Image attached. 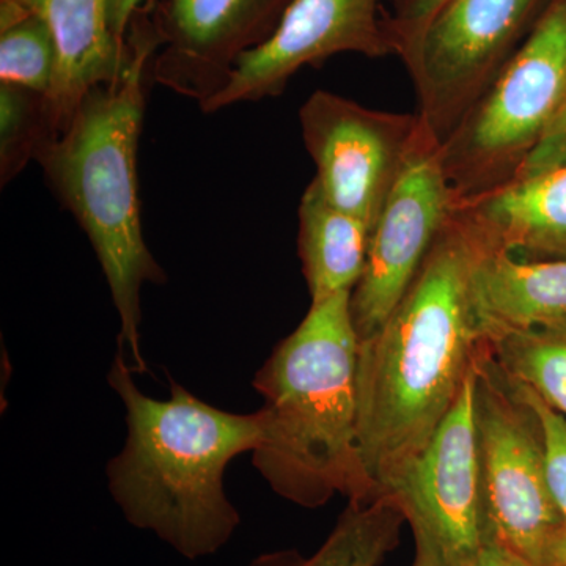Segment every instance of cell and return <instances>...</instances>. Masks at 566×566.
Listing matches in <instances>:
<instances>
[{
    "label": "cell",
    "mask_w": 566,
    "mask_h": 566,
    "mask_svg": "<svg viewBox=\"0 0 566 566\" xmlns=\"http://www.w3.org/2000/svg\"><path fill=\"white\" fill-rule=\"evenodd\" d=\"M472 304L486 344L566 324V260H523L488 244L472 275Z\"/></svg>",
    "instance_id": "5bb4252c"
},
{
    "label": "cell",
    "mask_w": 566,
    "mask_h": 566,
    "mask_svg": "<svg viewBox=\"0 0 566 566\" xmlns=\"http://www.w3.org/2000/svg\"><path fill=\"white\" fill-rule=\"evenodd\" d=\"M354 52L395 55L385 24V0H294L266 43L238 61L229 84L200 109L212 114L238 103L282 95L304 66Z\"/></svg>",
    "instance_id": "7c38bea8"
},
{
    "label": "cell",
    "mask_w": 566,
    "mask_h": 566,
    "mask_svg": "<svg viewBox=\"0 0 566 566\" xmlns=\"http://www.w3.org/2000/svg\"><path fill=\"white\" fill-rule=\"evenodd\" d=\"M566 98V0H551L534 32L441 142L457 202L520 178Z\"/></svg>",
    "instance_id": "5b68a950"
},
{
    "label": "cell",
    "mask_w": 566,
    "mask_h": 566,
    "mask_svg": "<svg viewBox=\"0 0 566 566\" xmlns=\"http://www.w3.org/2000/svg\"><path fill=\"white\" fill-rule=\"evenodd\" d=\"M564 166H566V98L556 120L528 159L520 178L535 177Z\"/></svg>",
    "instance_id": "603a6c76"
},
{
    "label": "cell",
    "mask_w": 566,
    "mask_h": 566,
    "mask_svg": "<svg viewBox=\"0 0 566 566\" xmlns=\"http://www.w3.org/2000/svg\"><path fill=\"white\" fill-rule=\"evenodd\" d=\"M300 123L326 199L374 229L403 170L419 114L375 111L316 91L301 107Z\"/></svg>",
    "instance_id": "30bf717a"
},
{
    "label": "cell",
    "mask_w": 566,
    "mask_h": 566,
    "mask_svg": "<svg viewBox=\"0 0 566 566\" xmlns=\"http://www.w3.org/2000/svg\"><path fill=\"white\" fill-rule=\"evenodd\" d=\"M551 0H452L406 63L417 114L446 139L542 20Z\"/></svg>",
    "instance_id": "52a82bcc"
},
{
    "label": "cell",
    "mask_w": 566,
    "mask_h": 566,
    "mask_svg": "<svg viewBox=\"0 0 566 566\" xmlns=\"http://www.w3.org/2000/svg\"><path fill=\"white\" fill-rule=\"evenodd\" d=\"M125 352L107 382L126 409L125 446L107 463V486L132 526L151 532L188 560L214 556L240 527L227 497V465L262 441L263 417L223 411L170 376V397L145 395Z\"/></svg>",
    "instance_id": "7a4b0ae2"
},
{
    "label": "cell",
    "mask_w": 566,
    "mask_h": 566,
    "mask_svg": "<svg viewBox=\"0 0 566 566\" xmlns=\"http://www.w3.org/2000/svg\"><path fill=\"white\" fill-rule=\"evenodd\" d=\"M57 50L46 22L35 14L0 28V81L40 93L46 98L54 84Z\"/></svg>",
    "instance_id": "d6986e66"
},
{
    "label": "cell",
    "mask_w": 566,
    "mask_h": 566,
    "mask_svg": "<svg viewBox=\"0 0 566 566\" xmlns=\"http://www.w3.org/2000/svg\"><path fill=\"white\" fill-rule=\"evenodd\" d=\"M488 243L523 260H566V166L461 200Z\"/></svg>",
    "instance_id": "9a60e30c"
},
{
    "label": "cell",
    "mask_w": 566,
    "mask_h": 566,
    "mask_svg": "<svg viewBox=\"0 0 566 566\" xmlns=\"http://www.w3.org/2000/svg\"><path fill=\"white\" fill-rule=\"evenodd\" d=\"M126 43L129 59L120 76L93 88L35 161L87 234L120 319L118 346L132 354L134 374H145L140 290L145 283L167 282L142 232L137 177L145 81L158 51L147 6L134 13Z\"/></svg>",
    "instance_id": "3957f363"
},
{
    "label": "cell",
    "mask_w": 566,
    "mask_h": 566,
    "mask_svg": "<svg viewBox=\"0 0 566 566\" xmlns=\"http://www.w3.org/2000/svg\"><path fill=\"white\" fill-rule=\"evenodd\" d=\"M475 371L433 438L385 493L412 528L416 557L438 566H468L488 539Z\"/></svg>",
    "instance_id": "ba28073f"
},
{
    "label": "cell",
    "mask_w": 566,
    "mask_h": 566,
    "mask_svg": "<svg viewBox=\"0 0 566 566\" xmlns=\"http://www.w3.org/2000/svg\"><path fill=\"white\" fill-rule=\"evenodd\" d=\"M488 244L455 205L392 314L359 342L357 439L375 499L433 438L486 349L472 275Z\"/></svg>",
    "instance_id": "6da1fadb"
},
{
    "label": "cell",
    "mask_w": 566,
    "mask_h": 566,
    "mask_svg": "<svg viewBox=\"0 0 566 566\" xmlns=\"http://www.w3.org/2000/svg\"><path fill=\"white\" fill-rule=\"evenodd\" d=\"M468 566H535L527 558L520 556L515 551L510 549L494 539H486L480 547L475 557Z\"/></svg>",
    "instance_id": "cb8c5ba5"
},
{
    "label": "cell",
    "mask_w": 566,
    "mask_h": 566,
    "mask_svg": "<svg viewBox=\"0 0 566 566\" xmlns=\"http://www.w3.org/2000/svg\"><path fill=\"white\" fill-rule=\"evenodd\" d=\"M452 0H385V24L395 55L405 65L422 41L431 22Z\"/></svg>",
    "instance_id": "7402d4cb"
},
{
    "label": "cell",
    "mask_w": 566,
    "mask_h": 566,
    "mask_svg": "<svg viewBox=\"0 0 566 566\" xmlns=\"http://www.w3.org/2000/svg\"><path fill=\"white\" fill-rule=\"evenodd\" d=\"M109 10L111 0H0V28L35 14L54 36L57 69L44 98L51 139L93 88L117 80L128 63V43L112 32Z\"/></svg>",
    "instance_id": "4fadbf2b"
},
{
    "label": "cell",
    "mask_w": 566,
    "mask_h": 566,
    "mask_svg": "<svg viewBox=\"0 0 566 566\" xmlns=\"http://www.w3.org/2000/svg\"><path fill=\"white\" fill-rule=\"evenodd\" d=\"M406 520L392 495L349 502L322 546L304 557L285 549L260 554L249 566H379L400 545Z\"/></svg>",
    "instance_id": "e0dca14e"
},
{
    "label": "cell",
    "mask_w": 566,
    "mask_h": 566,
    "mask_svg": "<svg viewBox=\"0 0 566 566\" xmlns=\"http://www.w3.org/2000/svg\"><path fill=\"white\" fill-rule=\"evenodd\" d=\"M510 381L538 420L547 485L566 526V417L551 408L531 387L513 378Z\"/></svg>",
    "instance_id": "44dd1931"
},
{
    "label": "cell",
    "mask_w": 566,
    "mask_h": 566,
    "mask_svg": "<svg viewBox=\"0 0 566 566\" xmlns=\"http://www.w3.org/2000/svg\"><path fill=\"white\" fill-rule=\"evenodd\" d=\"M359 335L352 292L311 303L253 378L264 405L252 464L275 494L304 509L334 495L374 501L357 439Z\"/></svg>",
    "instance_id": "277c9868"
},
{
    "label": "cell",
    "mask_w": 566,
    "mask_h": 566,
    "mask_svg": "<svg viewBox=\"0 0 566 566\" xmlns=\"http://www.w3.org/2000/svg\"><path fill=\"white\" fill-rule=\"evenodd\" d=\"M488 345L510 378L531 387L566 417V324L506 334Z\"/></svg>",
    "instance_id": "ac0fdd59"
},
{
    "label": "cell",
    "mask_w": 566,
    "mask_h": 566,
    "mask_svg": "<svg viewBox=\"0 0 566 566\" xmlns=\"http://www.w3.org/2000/svg\"><path fill=\"white\" fill-rule=\"evenodd\" d=\"M412 566H438L434 564H431V562L423 560V558L416 557L415 564Z\"/></svg>",
    "instance_id": "484cf974"
},
{
    "label": "cell",
    "mask_w": 566,
    "mask_h": 566,
    "mask_svg": "<svg viewBox=\"0 0 566 566\" xmlns=\"http://www.w3.org/2000/svg\"><path fill=\"white\" fill-rule=\"evenodd\" d=\"M51 139L46 102L40 93L0 84V180H13Z\"/></svg>",
    "instance_id": "ffe728a7"
},
{
    "label": "cell",
    "mask_w": 566,
    "mask_h": 566,
    "mask_svg": "<svg viewBox=\"0 0 566 566\" xmlns=\"http://www.w3.org/2000/svg\"><path fill=\"white\" fill-rule=\"evenodd\" d=\"M475 422L488 539L535 566H566V526L547 485L538 420L490 345L476 364Z\"/></svg>",
    "instance_id": "8992f818"
},
{
    "label": "cell",
    "mask_w": 566,
    "mask_h": 566,
    "mask_svg": "<svg viewBox=\"0 0 566 566\" xmlns=\"http://www.w3.org/2000/svg\"><path fill=\"white\" fill-rule=\"evenodd\" d=\"M148 0H111V28L114 35L125 43L126 32L134 13L147 3Z\"/></svg>",
    "instance_id": "d4e9b609"
},
{
    "label": "cell",
    "mask_w": 566,
    "mask_h": 566,
    "mask_svg": "<svg viewBox=\"0 0 566 566\" xmlns=\"http://www.w3.org/2000/svg\"><path fill=\"white\" fill-rule=\"evenodd\" d=\"M455 203L441 142L420 118L403 170L371 232L363 277L352 293L359 342L371 337L400 303Z\"/></svg>",
    "instance_id": "9c48e42d"
},
{
    "label": "cell",
    "mask_w": 566,
    "mask_h": 566,
    "mask_svg": "<svg viewBox=\"0 0 566 566\" xmlns=\"http://www.w3.org/2000/svg\"><path fill=\"white\" fill-rule=\"evenodd\" d=\"M294 0H148L158 51L151 77L200 107L229 84L244 54L266 43Z\"/></svg>",
    "instance_id": "8fae6325"
},
{
    "label": "cell",
    "mask_w": 566,
    "mask_h": 566,
    "mask_svg": "<svg viewBox=\"0 0 566 566\" xmlns=\"http://www.w3.org/2000/svg\"><path fill=\"white\" fill-rule=\"evenodd\" d=\"M297 255L311 301L352 292L363 277L374 229L324 196L312 180L297 208Z\"/></svg>",
    "instance_id": "2e32d148"
}]
</instances>
